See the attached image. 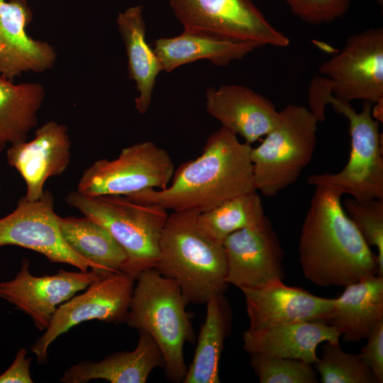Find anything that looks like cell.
<instances>
[{
    "label": "cell",
    "instance_id": "cell-27",
    "mask_svg": "<svg viewBox=\"0 0 383 383\" xmlns=\"http://www.w3.org/2000/svg\"><path fill=\"white\" fill-rule=\"evenodd\" d=\"M257 192L230 199L216 207L200 213L197 223L213 240L223 243L233 233L262 226L267 220Z\"/></svg>",
    "mask_w": 383,
    "mask_h": 383
},
{
    "label": "cell",
    "instance_id": "cell-15",
    "mask_svg": "<svg viewBox=\"0 0 383 383\" xmlns=\"http://www.w3.org/2000/svg\"><path fill=\"white\" fill-rule=\"evenodd\" d=\"M71 143L65 125L48 121L35 131L30 141L12 145L6 152L8 164L23 179L26 193L23 198L37 201L44 193V184L52 177L59 176L70 161Z\"/></svg>",
    "mask_w": 383,
    "mask_h": 383
},
{
    "label": "cell",
    "instance_id": "cell-20",
    "mask_svg": "<svg viewBox=\"0 0 383 383\" xmlns=\"http://www.w3.org/2000/svg\"><path fill=\"white\" fill-rule=\"evenodd\" d=\"M139 339L133 351L114 353L99 362L82 361L65 370L60 381L86 383L104 379L111 383H145L157 367H164L157 344L147 333L139 331Z\"/></svg>",
    "mask_w": 383,
    "mask_h": 383
},
{
    "label": "cell",
    "instance_id": "cell-11",
    "mask_svg": "<svg viewBox=\"0 0 383 383\" xmlns=\"http://www.w3.org/2000/svg\"><path fill=\"white\" fill-rule=\"evenodd\" d=\"M135 279L120 272L101 277L87 290L59 306L48 327L30 347L38 364L47 362L48 348L59 336L87 321L126 322Z\"/></svg>",
    "mask_w": 383,
    "mask_h": 383
},
{
    "label": "cell",
    "instance_id": "cell-33",
    "mask_svg": "<svg viewBox=\"0 0 383 383\" xmlns=\"http://www.w3.org/2000/svg\"><path fill=\"white\" fill-rule=\"evenodd\" d=\"M26 355V348H21L18 350L11 365L0 374V383L33 382L30 372L31 358L27 357Z\"/></svg>",
    "mask_w": 383,
    "mask_h": 383
},
{
    "label": "cell",
    "instance_id": "cell-32",
    "mask_svg": "<svg viewBox=\"0 0 383 383\" xmlns=\"http://www.w3.org/2000/svg\"><path fill=\"white\" fill-rule=\"evenodd\" d=\"M367 343L358 354L372 370L379 383L383 382V321L367 337Z\"/></svg>",
    "mask_w": 383,
    "mask_h": 383
},
{
    "label": "cell",
    "instance_id": "cell-24",
    "mask_svg": "<svg viewBox=\"0 0 383 383\" xmlns=\"http://www.w3.org/2000/svg\"><path fill=\"white\" fill-rule=\"evenodd\" d=\"M60 234L78 255L90 262L101 277L122 272L126 255L112 235L101 225L84 216H57Z\"/></svg>",
    "mask_w": 383,
    "mask_h": 383
},
{
    "label": "cell",
    "instance_id": "cell-17",
    "mask_svg": "<svg viewBox=\"0 0 383 383\" xmlns=\"http://www.w3.org/2000/svg\"><path fill=\"white\" fill-rule=\"evenodd\" d=\"M241 291L245 298L249 329L297 321L326 323L335 302V299L287 286L283 281Z\"/></svg>",
    "mask_w": 383,
    "mask_h": 383
},
{
    "label": "cell",
    "instance_id": "cell-31",
    "mask_svg": "<svg viewBox=\"0 0 383 383\" xmlns=\"http://www.w3.org/2000/svg\"><path fill=\"white\" fill-rule=\"evenodd\" d=\"M291 11L311 24L328 23L342 17L350 0H283Z\"/></svg>",
    "mask_w": 383,
    "mask_h": 383
},
{
    "label": "cell",
    "instance_id": "cell-13",
    "mask_svg": "<svg viewBox=\"0 0 383 383\" xmlns=\"http://www.w3.org/2000/svg\"><path fill=\"white\" fill-rule=\"evenodd\" d=\"M29 266L30 261L23 259L16 277L0 282V297L29 315L39 331L48 327L60 305L104 277L92 270H60L53 275L37 277L30 273Z\"/></svg>",
    "mask_w": 383,
    "mask_h": 383
},
{
    "label": "cell",
    "instance_id": "cell-19",
    "mask_svg": "<svg viewBox=\"0 0 383 383\" xmlns=\"http://www.w3.org/2000/svg\"><path fill=\"white\" fill-rule=\"evenodd\" d=\"M340 332L323 321H297L259 329H247L243 349L248 353L299 360L314 365L318 360V345L323 342L340 343Z\"/></svg>",
    "mask_w": 383,
    "mask_h": 383
},
{
    "label": "cell",
    "instance_id": "cell-3",
    "mask_svg": "<svg viewBox=\"0 0 383 383\" xmlns=\"http://www.w3.org/2000/svg\"><path fill=\"white\" fill-rule=\"evenodd\" d=\"M328 104L349 122V159L338 172L313 174L307 183L329 187L358 201L383 199L382 134L379 121L372 114L373 104L364 101L362 110L357 111L349 101L333 96L323 77H315L309 87V109L323 120Z\"/></svg>",
    "mask_w": 383,
    "mask_h": 383
},
{
    "label": "cell",
    "instance_id": "cell-26",
    "mask_svg": "<svg viewBox=\"0 0 383 383\" xmlns=\"http://www.w3.org/2000/svg\"><path fill=\"white\" fill-rule=\"evenodd\" d=\"M206 316L198 337L193 360L184 383H219V362L231 326V311L223 294L206 303Z\"/></svg>",
    "mask_w": 383,
    "mask_h": 383
},
{
    "label": "cell",
    "instance_id": "cell-10",
    "mask_svg": "<svg viewBox=\"0 0 383 383\" xmlns=\"http://www.w3.org/2000/svg\"><path fill=\"white\" fill-rule=\"evenodd\" d=\"M318 72L338 99L383 101V29L350 36L338 54L319 65Z\"/></svg>",
    "mask_w": 383,
    "mask_h": 383
},
{
    "label": "cell",
    "instance_id": "cell-1",
    "mask_svg": "<svg viewBox=\"0 0 383 383\" xmlns=\"http://www.w3.org/2000/svg\"><path fill=\"white\" fill-rule=\"evenodd\" d=\"M252 146L221 127L207 138L202 152L174 170L163 189H148L126 196L172 211H209L235 196L257 192L250 158Z\"/></svg>",
    "mask_w": 383,
    "mask_h": 383
},
{
    "label": "cell",
    "instance_id": "cell-25",
    "mask_svg": "<svg viewBox=\"0 0 383 383\" xmlns=\"http://www.w3.org/2000/svg\"><path fill=\"white\" fill-rule=\"evenodd\" d=\"M45 97L38 82L14 84L0 74V152L6 146L27 140L38 123V112Z\"/></svg>",
    "mask_w": 383,
    "mask_h": 383
},
{
    "label": "cell",
    "instance_id": "cell-28",
    "mask_svg": "<svg viewBox=\"0 0 383 383\" xmlns=\"http://www.w3.org/2000/svg\"><path fill=\"white\" fill-rule=\"evenodd\" d=\"M313 365L323 383H379L359 355L345 352L340 343L326 342Z\"/></svg>",
    "mask_w": 383,
    "mask_h": 383
},
{
    "label": "cell",
    "instance_id": "cell-4",
    "mask_svg": "<svg viewBox=\"0 0 383 383\" xmlns=\"http://www.w3.org/2000/svg\"><path fill=\"white\" fill-rule=\"evenodd\" d=\"M198 215L192 211L169 214L154 268L177 282L187 304H206L223 294L229 284L223 245L201 231Z\"/></svg>",
    "mask_w": 383,
    "mask_h": 383
},
{
    "label": "cell",
    "instance_id": "cell-18",
    "mask_svg": "<svg viewBox=\"0 0 383 383\" xmlns=\"http://www.w3.org/2000/svg\"><path fill=\"white\" fill-rule=\"evenodd\" d=\"M206 108L221 127L240 135L248 144L266 135L276 125L279 115L269 99L239 84L208 89Z\"/></svg>",
    "mask_w": 383,
    "mask_h": 383
},
{
    "label": "cell",
    "instance_id": "cell-5",
    "mask_svg": "<svg viewBox=\"0 0 383 383\" xmlns=\"http://www.w3.org/2000/svg\"><path fill=\"white\" fill-rule=\"evenodd\" d=\"M135 281L126 322L157 344L167 379L183 382L187 370L183 348L194 343V333L181 289L154 268L140 273Z\"/></svg>",
    "mask_w": 383,
    "mask_h": 383
},
{
    "label": "cell",
    "instance_id": "cell-7",
    "mask_svg": "<svg viewBox=\"0 0 383 383\" xmlns=\"http://www.w3.org/2000/svg\"><path fill=\"white\" fill-rule=\"evenodd\" d=\"M318 121L304 106L289 104L274 128L250 151L255 189L267 197L296 182L313 158Z\"/></svg>",
    "mask_w": 383,
    "mask_h": 383
},
{
    "label": "cell",
    "instance_id": "cell-30",
    "mask_svg": "<svg viewBox=\"0 0 383 383\" xmlns=\"http://www.w3.org/2000/svg\"><path fill=\"white\" fill-rule=\"evenodd\" d=\"M343 207L362 238L377 250L380 275L383 276V199L344 200Z\"/></svg>",
    "mask_w": 383,
    "mask_h": 383
},
{
    "label": "cell",
    "instance_id": "cell-29",
    "mask_svg": "<svg viewBox=\"0 0 383 383\" xmlns=\"http://www.w3.org/2000/svg\"><path fill=\"white\" fill-rule=\"evenodd\" d=\"M250 365L260 383H317L312 365L299 360L250 354Z\"/></svg>",
    "mask_w": 383,
    "mask_h": 383
},
{
    "label": "cell",
    "instance_id": "cell-14",
    "mask_svg": "<svg viewBox=\"0 0 383 383\" xmlns=\"http://www.w3.org/2000/svg\"><path fill=\"white\" fill-rule=\"evenodd\" d=\"M222 244L229 284L243 290L283 281L284 251L268 218L259 228L233 233Z\"/></svg>",
    "mask_w": 383,
    "mask_h": 383
},
{
    "label": "cell",
    "instance_id": "cell-9",
    "mask_svg": "<svg viewBox=\"0 0 383 383\" xmlns=\"http://www.w3.org/2000/svg\"><path fill=\"white\" fill-rule=\"evenodd\" d=\"M174 170L167 150L152 141H144L124 148L116 159L93 162L82 173L77 191L96 196L163 189L170 183Z\"/></svg>",
    "mask_w": 383,
    "mask_h": 383
},
{
    "label": "cell",
    "instance_id": "cell-8",
    "mask_svg": "<svg viewBox=\"0 0 383 383\" xmlns=\"http://www.w3.org/2000/svg\"><path fill=\"white\" fill-rule=\"evenodd\" d=\"M184 31L218 39L287 47L289 39L276 29L252 0H169Z\"/></svg>",
    "mask_w": 383,
    "mask_h": 383
},
{
    "label": "cell",
    "instance_id": "cell-22",
    "mask_svg": "<svg viewBox=\"0 0 383 383\" xmlns=\"http://www.w3.org/2000/svg\"><path fill=\"white\" fill-rule=\"evenodd\" d=\"M118 30L125 45L128 60V77L135 83L138 96L135 108L145 114L150 105L156 79L162 65L145 39L143 6L136 5L119 12Z\"/></svg>",
    "mask_w": 383,
    "mask_h": 383
},
{
    "label": "cell",
    "instance_id": "cell-21",
    "mask_svg": "<svg viewBox=\"0 0 383 383\" xmlns=\"http://www.w3.org/2000/svg\"><path fill=\"white\" fill-rule=\"evenodd\" d=\"M383 321V276L373 275L348 284L335 299L326 323L335 327L346 343L367 338Z\"/></svg>",
    "mask_w": 383,
    "mask_h": 383
},
{
    "label": "cell",
    "instance_id": "cell-6",
    "mask_svg": "<svg viewBox=\"0 0 383 383\" xmlns=\"http://www.w3.org/2000/svg\"><path fill=\"white\" fill-rule=\"evenodd\" d=\"M65 200L103 226L120 245L126 255L122 272L136 279L143 272L155 268L162 231L169 216L167 209L126 196H89L77 191L70 192Z\"/></svg>",
    "mask_w": 383,
    "mask_h": 383
},
{
    "label": "cell",
    "instance_id": "cell-16",
    "mask_svg": "<svg viewBox=\"0 0 383 383\" xmlns=\"http://www.w3.org/2000/svg\"><path fill=\"white\" fill-rule=\"evenodd\" d=\"M32 20L27 0H0V74L9 80L24 72H43L56 62L55 48L28 34Z\"/></svg>",
    "mask_w": 383,
    "mask_h": 383
},
{
    "label": "cell",
    "instance_id": "cell-23",
    "mask_svg": "<svg viewBox=\"0 0 383 383\" xmlns=\"http://www.w3.org/2000/svg\"><path fill=\"white\" fill-rule=\"evenodd\" d=\"M259 47L261 46L255 43L218 39L183 31L177 36L156 40L153 50L162 71L169 73L185 64L201 60L226 67L234 60H243Z\"/></svg>",
    "mask_w": 383,
    "mask_h": 383
},
{
    "label": "cell",
    "instance_id": "cell-12",
    "mask_svg": "<svg viewBox=\"0 0 383 383\" xmlns=\"http://www.w3.org/2000/svg\"><path fill=\"white\" fill-rule=\"evenodd\" d=\"M54 211V197L45 191L37 201L22 197L11 213L0 218V247L16 245L44 255L50 262L72 265L80 271L93 265L63 240Z\"/></svg>",
    "mask_w": 383,
    "mask_h": 383
},
{
    "label": "cell",
    "instance_id": "cell-2",
    "mask_svg": "<svg viewBox=\"0 0 383 383\" xmlns=\"http://www.w3.org/2000/svg\"><path fill=\"white\" fill-rule=\"evenodd\" d=\"M342 196L316 186L301 227V267L305 278L319 287H345L380 275L377 256L345 213Z\"/></svg>",
    "mask_w": 383,
    "mask_h": 383
}]
</instances>
